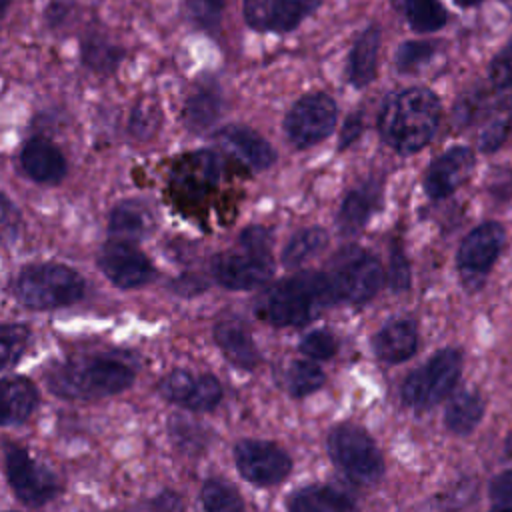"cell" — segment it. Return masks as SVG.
<instances>
[{
  "mask_svg": "<svg viewBox=\"0 0 512 512\" xmlns=\"http://www.w3.org/2000/svg\"><path fill=\"white\" fill-rule=\"evenodd\" d=\"M20 232V212L6 194L0 192V242L12 244Z\"/></svg>",
  "mask_w": 512,
  "mask_h": 512,
  "instance_id": "40",
  "label": "cell"
},
{
  "mask_svg": "<svg viewBox=\"0 0 512 512\" xmlns=\"http://www.w3.org/2000/svg\"><path fill=\"white\" fill-rule=\"evenodd\" d=\"M484 416V398L478 392L462 390L450 398L444 410V424L454 434H470Z\"/></svg>",
  "mask_w": 512,
  "mask_h": 512,
  "instance_id": "26",
  "label": "cell"
},
{
  "mask_svg": "<svg viewBox=\"0 0 512 512\" xmlns=\"http://www.w3.org/2000/svg\"><path fill=\"white\" fill-rule=\"evenodd\" d=\"M216 138L226 150H230L234 156H238L244 164H248L254 170H266L276 160V152L270 146V142L248 126L230 124L222 128L216 134Z\"/></svg>",
  "mask_w": 512,
  "mask_h": 512,
  "instance_id": "16",
  "label": "cell"
},
{
  "mask_svg": "<svg viewBox=\"0 0 512 512\" xmlns=\"http://www.w3.org/2000/svg\"><path fill=\"white\" fill-rule=\"evenodd\" d=\"M234 460L238 472L258 486H274L292 470L290 456L266 440H240L234 446Z\"/></svg>",
  "mask_w": 512,
  "mask_h": 512,
  "instance_id": "11",
  "label": "cell"
},
{
  "mask_svg": "<svg viewBox=\"0 0 512 512\" xmlns=\"http://www.w3.org/2000/svg\"><path fill=\"white\" fill-rule=\"evenodd\" d=\"M278 0H244V20L252 30H274Z\"/></svg>",
  "mask_w": 512,
  "mask_h": 512,
  "instance_id": "36",
  "label": "cell"
},
{
  "mask_svg": "<svg viewBox=\"0 0 512 512\" xmlns=\"http://www.w3.org/2000/svg\"><path fill=\"white\" fill-rule=\"evenodd\" d=\"M158 126V112L154 110V106H138L132 114V122L130 128L134 134L138 136H150Z\"/></svg>",
  "mask_w": 512,
  "mask_h": 512,
  "instance_id": "42",
  "label": "cell"
},
{
  "mask_svg": "<svg viewBox=\"0 0 512 512\" xmlns=\"http://www.w3.org/2000/svg\"><path fill=\"white\" fill-rule=\"evenodd\" d=\"M286 508L288 512H358L348 494L326 484H312L294 490L286 500Z\"/></svg>",
  "mask_w": 512,
  "mask_h": 512,
  "instance_id": "22",
  "label": "cell"
},
{
  "mask_svg": "<svg viewBox=\"0 0 512 512\" xmlns=\"http://www.w3.org/2000/svg\"><path fill=\"white\" fill-rule=\"evenodd\" d=\"M506 456H512V432L508 434V438H506Z\"/></svg>",
  "mask_w": 512,
  "mask_h": 512,
  "instance_id": "48",
  "label": "cell"
},
{
  "mask_svg": "<svg viewBox=\"0 0 512 512\" xmlns=\"http://www.w3.org/2000/svg\"><path fill=\"white\" fill-rule=\"evenodd\" d=\"M160 394L192 412H208L218 406L222 398V386L212 374H190L186 370H174L160 382Z\"/></svg>",
  "mask_w": 512,
  "mask_h": 512,
  "instance_id": "13",
  "label": "cell"
},
{
  "mask_svg": "<svg viewBox=\"0 0 512 512\" xmlns=\"http://www.w3.org/2000/svg\"><path fill=\"white\" fill-rule=\"evenodd\" d=\"M98 266L104 272V276L118 288L142 286L154 274L150 260L138 248H134V244L116 240L108 242L100 250Z\"/></svg>",
  "mask_w": 512,
  "mask_h": 512,
  "instance_id": "14",
  "label": "cell"
},
{
  "mask_svg": "<svg viewBox=\"0 0 512 512\" xmlns=\"http://www.w3.org/2000/svg\"><path fill=\"white\" fill-rule=\"evenodd\" d=\"M324 378L326 376L318 364L312 360H298L286 374V386L294 398H304L316 392L324 384Z\"/></svg>",
  "mask_w": 512,
  "mask_h": 512,
  "instance_id": "31",
  "label": "cell"
},
{
  "mask_svg": "<svg viewBox=\"0 0 512 512\" xmlns=\"http://www.w3.org/2000/svg\"><path fill=\"white\" fill-rule=\"evenodd\" d=\"M440 124V100L424 86L402 88L388 94L378 112L382 140L398 154L424 148Z\"/></svg>",
  "mask_w": 512,
  "mask_h": 512,
  "instance_id": "2",
  "label": "cell"
},
{
  "mask_svg": "<svg viewBox=\"0 0 512 512\" xmlns=\"http://www.w3.org/2000/svg\"><path fill=\"white\" fill-rule=\"evenodd\" d=\"M378 50H380V28L376 24H370L366 30L360 32L348 56L346 74L352 86L364 88L374 80Z\"/></svg>",
  "mask_w": 512,
  "mask_h": 512,
  "instance_id": "23",
  "label": "cell"
},
{
  "mask_svg": "<svg viewBox=\"0 0 512 512\" xmlns=\"http://www.w3.org/2000/svg\"><path fill=\"white\" fill-rule=\"evenodd\" d=\"M506 134H508V122L506 120H496L492 124H488L484 128V132L480 134V140H478V146L482 152H494L502 146V142L506 140Z\"/></svg>",
  "mask_w": 512,
  "mask_h": 512,
  "instance_id": "43",
  "label": "cell"
},
{
  "mask_svg": "<svg viewBox=\"0 0 512 512\" xmlns=\"http://www.w3.org/2000/svg\"><path fill=\"white\" fill-rule=\"evenodd\" d=\"M328 454L336 468L350 480L374 484L384 474V458L372 436L354 424H338L330 430Z\"/></svg>",
  "mask_w": 512,
  "mask_h": 512,
  "instance_id": "6",
  "label": "cell"
},
{
  "mask_svg": "<svg viewBox=\"0 0 512 512\" xmlns=\"http://www.w3.org/2000/svg\"><path fill=\"white\" fill-rule=\"evenodd\" d=\"M472 168L474 152L468 146H452L430 164L424 176V192L432 200H442L470 176Z\"/></svg>",
  "mask_w": 512,
  "mask_h": 512,
  "instance_id": "15",
  "label": "cell"
},
{
  "mask_svg": "<svg viewBox=\"0 0 512 512\" xmlns=\"http://www.w3.org/2000/svg\"><path fill=\"white\" fill-rule=\"evenodd\" d=\"M38 402L36 386L26 378L0 380V426L26 420Z\"/></svg>",
  "mask_w": 512,
  "mask_h": 512,
  "instance_id": "24",
  "label": "cell"
},
{
  "mask_svg": "<svg viewBox=\"0 0 512 512\" xmlns=\"http://www.w3.org/2000/svg\"><path fill=\"white\" fill-rule=\"evenodd\" d=\"M216 282L228 290H252L274 274L272 234L262 226L246 228L238 238V248L222 252L212 260Z\"/></svg>",
  "mask_w": 512,
  "mask_h": 512,
  "instance_id": "4",
  "label": "cell"
},
{
  "mask_svg": "<svg viewBox=\"0 0 512 512\" xmlns=\"http://www.w3.org/2000/svg\"><path fill=\"white\" fill-rule=\"evenodd\" d=\"M206 512H244L242 498L234 486L220 478H210L200 492Z\"/></svg>",
  "mask_w": 512,
  "mask_h": 512,
  "instance_id": "30",
  "label": "cell"
},
{
  "mask_svg": "<svg viewBox=\"0 0 512 512\" xmlns=\"http://www.w3.org/2000/svg\"><path fill=\"white\" fill-rule=\"evenodd\" d=\"M214 340L222 354L238 368L252 370L260 362L250 330L238 318H222L214 326Z\"/></svg>",
  "mask_w": 512,
  "mask_h": 512,
  "instance_id": "19",
  "label": "cell"
},
{
  "mask_svg": "<svg viewBox=\"0 0 512 512\" xmlns=\"http://www.w3.org/2000/svg\"><path fill=\"white\" fill-rule=\"evenodd\" d=\"M436 52V44L428 40H406L398 46L394 66L402 74H412L422 68Z\"/></svg>",
  "mask_w": 512,
  "mask_h": 512,
  "instance_id": "33",
  "label": "cell"
},
{
  "mask_svg": "<svg viewBox=\"0 0 512 512\" xmlns=\"http://www.w3.org/2000/svg\"><path fill=\"white\" fill-rule=\"evenodd\" d=\"M490 512H512V502L506 504H494V508Z\"/></svg>",
  "mask_w": 512,
  "mask_h": 512,
  "instance_id": "46",
  "label": "cell"
},
{
  "mask_svg": "<svg viewBox=\"0 0 512 512\" xmlns=\"http://www.w3.org/2000/svg\"><path fill=\"white\" fill-rule=\"evenodd\" d=\"M418 348L416 324L408 318L390 320L372 338V350L376 358L388 364H398L414 356Z\"/></svg>",
  "mask_w": 512,
  "mask_h": 512,
  "instance_id": "18",
  "label": "cell"
},
{
  "mask_svg": "<svg viewBox=\"0 0 512 512\" xmlns=\"http://www.w3.org/2000/svg\"><path fill=\"white\" fill-rule=\"evenodd\" d=\"M462 370V354L456 348L438 350L424 366L412 370L402 384V400L412 408H430L452 394Z\"/></svg>",
  "mask_w": 512,
  "mask_h": 512,
  "instance_id": "7",
  "label": "cell"
},
{
  "mask_svg": "<svg viewBox=\"0 0 512 512\" xmlns=\"http://www.w3.org/2000/svg\"><path fill=\"white\" fill-rule=\"evenodd\" d=\"M360 134H362V116L358 112H354L344 120L340 140H338V148L344 150V148L352 146L360 138Z\"/></svg>",
  "mask_w": 512,
  "mask_h": 512,
  "instance_id": "45",
  "label": "cell"
},
{
  "mask_svg": "<svg viewBox=\"0 0 512 512\" xmlns=\"http://www.w3.org/2000/svg\"><path fill=\"white\" fill-rule=\"evenodd\" d=\"M392 2L416 32H434L446 24L448 14L440 0H392Z\"/></svg>",
  "mask_w": 512,
  "mask_h": 512,
  "instance_id": "27",
  "label": "cell"
},
{
  "mask_svg": "<svg viewBox=\"0 0 512 512\" xmlns=\"http://www.w3.org/2000/svg\"><path fill=\"white\" fill-rule=\"evenodd\" d=\"M336 118V102L324 92H314L292 104L284 118V130L294 148L306 150L332 134Z\"/></svg>",
  "mask_w": 512,
  "mask_h": 512,
  "instance_id": "8",
  "label": "cell"
},
{
  "mask_svg": "<svg viewBox=\"0 0 512 512\" xmlns=\"http://www.w3.org/2000/svg\"><path fill=\"white\" fill-rule=\"evenodd\" d=\"M84 294V280L64 264H34L14 280V296L32 310H54L78 302Z\"/></svg>",
  "mask_w": 512,
  "mask_h": 512,
  "instance_id": "5",
  "label": "cell"
},
{
  "mask_svg": "<svg viewBox=\"0 0 512 512\" xmlns=\"http://www.w3.org/2000/svg\"><path fill=\"white\" fill-rule=\"evenodd\" d=\"M154 228L152 212L138 200H124L110 212L108 230L112 240L136 244L144 240Z\"/></svg>",
  "mask_w": 512,
  "mask_h": 512,
  "instance_id": "21",
  "label": "cell"
},
{
  "mask_svg": "<svg viewBox=\"0 0 512 512\" xmlns=\"http://www.w3.org/2000/svg\"><path fill=\"white\" fill-rule=\"evenodd\" d=\"M504 242L506 232L498 222H484L464 236L456 254V266L468 290H478L484 284V278L500 256Z\"/></svg>",
  "mask_w": 512,
  "mask_h": 512,
  "instance_id": "9",
  "label": "cell"
},
{
  "mask_svg": "<svg viewBox=\"0 0 512 512\" xmlns=\"http://www.w3.org/2000/svg\"><path fill=\"white\" fill-rule=\"evenodd\" d=\"M220 114V96L216 88L196 90L184 106V122L192 132L208 130Z\"/></svg>",
  "mask_w": 512,
  "mask_h": 512,
  "instance_id": "28",
  "label": "cell"
},
{
  "mask_svg": "<svg viewBox=\"0 0 512 512\" xmlns=\"http://www.w3.org/2000/svg\"><path fill=\"white\" fill-rule=\"evenodd\" d=\"M298 348L310 360H326L336 354L338 342L328 330H312L300 340Z\"/></svg>",
  "mask_w": 512,
  "mask_h": 512,
  "instance_id": "37",
  "label": "cell"
},
{
  "mask_svg": "<svg viewBox=\"0 0 512 512\" xmlns=\"http://www.w3.org/2000/svg\"><path fill=\"white\" fill-rule=\"evenodd\" d=\"M26 174L42 184H56L66 174V160L62 152L44 138L30 140L20 156Z\"/></svg>",
  "mask_w": 512,
  "mask_h": 512,
  "instance_id": "20",
  "label": "cell"
},
{
  "mask_svg": "<svg viewBox=\"0 0 512 512\" xmlns=\"http://www.w3.org/2000/svg\"><path fill=\"white\" fill-rule=\"evenodd\" d=\"M30 340V332L22 324H0V370L20 360Z\"/></svg>",
  "mask_w": 512,
  "mask_h": 512,
  "instance_id": "32",
  "label": "cell"
},
{
  "mask_svg": "<svg viewBox=\"0 0 512 512\" xmlns=\"http://www.w3.org/2000/svg\"><path fill=\"white\" fill-rule=\"evenodd\" d=\"M6 476L16 496L30 506H40L58 492L56 476L22 448H10L6 452Z\"/></svg>",
  "mask_w": 512,
  "mask_h": 512,
  "instance_id": "12",
  "label": "cell"
},
{
  "mask_svg": "<svg viewBox=\"0 0 512 512\" xmlns=\"http://www.w3.org/2000/svg\"><path fill=\"white\" fill-rule=\"evenodd\" d=\"M322 0H278V12L274 32L294 30L304 18H308Z\"/></svg>",
  "mask_w": 512,
  "mask_h": 512,
  "instance_id": "35",
  "label": "cell"
},
{
  "mask_svg": "<svg viewBox=\"0 0 512 512\" xmlns=\"http://www.w3.org/2000/svg\"><path fill=\"white\" fill-rule=\"evenodd\" d=\"M226 0H186L190 16L204 28H214L220 22Z\"/></svg>",
  "mask_w": 512,
  "mask_h": 512,
  "instance_id": "39",
  "label": "cell"
},
{
  "mask_svg": "<svg viewBox=\"0 0 512 512\" xmlns=\"http://www.w3.org/2000/svg\"><path fill=\"white\" fill-rule=\"evenodd\" d=\"M488 494L494 504L512 502V470H504V472L496 474L490 482Z\"/></svg>",
  "mask_w": 512,
  "mask_h": 512,
  "instance_id": "44",
  "label": "cell"
},
{
  "mask_svg": "<svg viewBox=\"0 0 512 512\" xmlns=\"http://www.w3.org/2000/svg\"><path fill=\"white\" fill-rule=\"evenodd\" d=\"M6 6H8V0H0V12H2Z\"/></svg>",
  "mask_w": 512,
  "mask_h": 512,
  "instance_id": "49",
  "label": "cell"
},
{
  "mask_svg": "<svg viewBox=\"0 0 512 512\" xmlns=\"http://www.w3.org/2000/svg\"><path fill=\"white\" fill-rule=\"evenodd\" d=\"M220 176L218 156L210 150H200L182 160L174 172V186L188 198L204 196Z\"/></svg>",
  "mask_w": 512,
  "mask_h": 512,
  "instance_id": "17",
  "label": "cell"
},
{
  "mask_svg": "<svg viewBox=\"0 0 512 512\" xmlns=\"http://www.w3.org/2000/svg\"><path fill=\"white\" fill-rule=\"evenodd\" d=\"M340 302L328 272H298L274 282L256 298V316L272 326H304L324 308Z\"/></svg>",
  "mask_w": 512,
  "mask_h": 512,
  "instance_id": "1",
  "label": "cell"
},
{
  "mask_svg": "<svg viewBox=\"0 0 512 512\" xmlns=\"http://www.w3.org/2000/svg\"><path fill=\"white\" fill-rule=\"evenodd\" d=\"M378 204V190L374 184H364L350 190L338 210V228L344 234H352L360 230L372 216Z\"/></svg>",
  "mask_w": 512,
  "mask_h": 512,
  "instance_id": "25",
  "label": "cell"
},
{
  "mask_svg": "<svg viewBox=\"0 0 512 512\" xmlns=\"http://www.w3.org/2000/svg\"><path fill=\"white\" fill-rule=\"evenodd\" d=\"M458 6H462V8H470V6H476V4H480L482 0H454Z\"/></svg>",
  "mask_w": 512,
  "mask_h": 512,
  "instance_id": "47",
  "label": "cell"
},
{
  "mask_svg": "<svg viewBox=\"0 0 512 512\" xmlns=\"http://www.w3.org/2000/svg\"><path fill=\"white\" fill-rule=\"evenodd\" d=\"M488 76L494 88H510L512 86V40L492 58L488 66Z\"/></svg>",
  "mask_w": 512,
  "mask_h": 512,
  "instance_id": "38",
  "label": "cell"
},
{
  "mask_svg": "<svg viewBox=\"0 0 512 512\" xmlns=\"http://www.w3.org/2000/svg\"><path fill=\"white\" fill-rule=\"evenodd\" d=\"M338 300L364 304L382 288L384 270L370 252L352 248L340 254V262L330 272Z\"/></svg>",
  "mask_w": 512,
  "mask_h": 512,
  "instance_id": "10",
  "label": "cell"
},
{
  "mask_svg": "<svg viewBox=\"0 0 512 512\" xmlns=\"http://www.w3.org/2000/svg\"><path fill=\"white\" fill-rule=\"evenodd\" d=\"M326 242H328V234L324 228H320V226L304 228L288 240V244L282 250L280 260L286 268H296L302 262H306L308 258H312L314 254H318L326 246Z\"/></svg>",
  "mask_w": 512,
  "mask_h": 512,
  "instance_id": "29",
  "label": "cell"
},
{
  "mask_svg": "<svg viewBox=\"0 0 512 512\" xmlns=\"http://www.w3.org/2000/svg\"><path fill=\"white\" fill-rule=\"evenodd\" d=\"M46 380L56 396L94 400L128 388L134 380V370L112 356H80L50 370Z\"/></svg>",
  "mask_w": 512,
  "mask_h": 512,
  "instance_id": "3",
  "label": "cell"
},
{
  "mask_svg": "<svg viewBox=\"0 0 512 512\" xmlns=\"http://www.w3.org/2000/svg\"><path fill=\"white\" fill-rule=\"evenodd\" d=\"M388 282L394 292H404L410 288V264L400 246H396L390 254V280Z\"/></svg>",
  "mask_w": 512,
  "mask_h": 512,
  "instance_id": "41",
  "label": "cell"
},
{
  "mask_svg": "<svg viewBox=\"0 0 512 512\" xmlns=\"http://www.w3.org/2000/svg\"><path fill=\"white\" fill-rule=\"evenodd\" d=\"M122 58V50L102 38H90L82 46V60L86 66L98 72H110L116 68L118 60Z\"/></svg>",
  "mask_w": 512,
  "mask_h": 512,
  "instance_id": "34",
  "label": "cell"
}]
</instances>
